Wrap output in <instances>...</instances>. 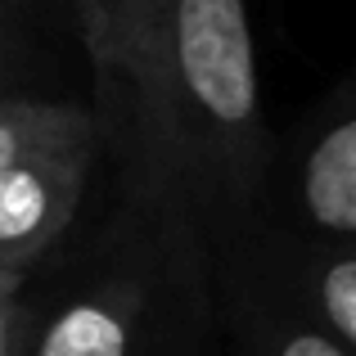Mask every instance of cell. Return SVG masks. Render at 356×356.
Wrapping results in <instances>:
<instances>
[{
    "mask_svg": "<svg viewBox=\"0 0 356 356\" xmlns=\"http://www.w3.org/2000/svg\"><path fill=\"white\" fill-rule=\"evenodd\" d=\"M140 140L149 167L199 199L239 203L252 194L261 172V95L243 0H167Z\"/></svg>",
    "mask_w": 356,
    "mask_h": 356,
    "instance_id": "obj_1",
    "label": "cell"
},
{
    "mask_svg": "<svg viewBox=\"0 0 356 356\" xmlns=\"http://www.w3.org/2000/svg\"><path fill=\"white\" fill-rule=\"evenodd\" d=\"M95 140L99 136L32 154L27 163L0 176V266L5 270L27 275L45 257V248L68 230L86 194Z\"/></svg>",
    "mask_w": 356,
    "mask_h": 356,
    "instance_id": "obj_2",
    "label": "cell"
},
{
    "mask_svg": "<svg viewBox=\"0 0 356 356\" xmlns=\"http://www.w3.org/2000/svg\"><path fill=\"white\" fill-rule=\"evenodd\" d=\"M77 9L99 95L113 118L140 127L163 54L167 0H77Z\"/></svg>",
    "mask_w": 356,
    "mask_h": 356,
    "instance_id": "obj_3",
    "label": "cell"
},
{
    "mask_svg": "<svg viewBox=\"0 0 356 356\" xmlns=\"http://www.w3.org/2000/svg\"><path fill=\"white\" fill-rule=\"evenodd\" d=\"M145 293L131 280H108L90 293L72 298L63 312L36 330L27 356H131Z\"/></svg>",
    "mask_w": 356,
    "mask_h": 356,
    "instance_id": "obj_4",
    "label": "cell"
},
{
    "mask_svg": "<svg viewBox=\"0 0 356 356\" xmlns=\"http://www.w3.org/2000/svg\"><path fill=\"white\" fill-rule=\"evenodd\" d=\"M302 208L312 226L356 235V118H343L312 145L302 163Z\"/></svg>",
    "mask_w": 356,
    "mask_h": 356,
    "instance_id": "obj_5",
    "label": "cell"
},
{
    "mask_svg": "<svg viewBox=\"0 0 356 356\" xmlns=\"http://www.w3.org/2000/svg\"><path fill=\"white\" fill-rule=\"evenodd\" d=\"M99 136L95 113L81 104H45V99H0V176L27 163L32 154Z\"/></svg>",
    "mask_w": 356,
    "mask_h": 356,
    "instance_id": "obj_6",
    "label": "cell"
},
{
    "mask_svg": "<svg viewBox=\"0 0 356 356\" xmlns=\"http://www.w3.org/2000/svg\"><path fill=\"white\" fill-rule=\"evenodd\" d=\"M316 293H321V312H325V321H330L334 339L348 343L356 352V257L330 261Z\"/></svg>",
    "mask_w": 356,
    "mask_h": 356,
    "instance_id": "obj_7",
    "label": "cell"
},
{
    "mask_svg": "<svg viewBox=\"0 0 356 356\" xmlns=\"http://www.w3.org/2000/svg\"><path fill=\"white\" fill-rule=\"evenodd\" d=\"M18 289H23V275L0 280V356H27V348L36 339L32 312L18 298Z\"/></svg>",
    "mask_w": 356,
    "mask_h": 356,
    "instance_id": "obj_8",
    "label": "cell"
},
{
    "mask_svg": "<svg viewBox=\"0 0 356 356\" xmlns=\"http://www.w3.org/2000/svg\"><path fill=\"white\" fill-rule=\"evenodd\" d=\"M270 356H352L334 334H321V330H307V325H293L289 334H280L270 343Z\"/></svg>",
    "mask_w": 356,
    "mask_h": 356,
    "instance_id": "obj_9",
    "label": "cell"
},
{
    "mask_svg": "<svg viewBox=\"0 0 356 356\" xmlns=\"http://www.w3.org/2000/svg\"><path fill=\"white\" fill-rule=\"evenodd\" d=\"M9 50V0H0V59Z\"/></svg>",
    "mask_w": 356,
    "mask_h": 356,
    "instance_id": "obj_10",
    "label": "cell"
},
{
    "mask_svg": "<svg viewBox=\"0 0 356 356\" xmlns=\"http://www.w3.org/2000/svg\"><path fill=\"white\" fill-rule=\"evenodd\" d=\"M18 275V270H5V266H0V280H14Z\"/></svg>",
    "mask_w": 356,
    "mask_h": 356,
    "instance_id": "obj_11",
    "label": "cell"
}]
</instances>
